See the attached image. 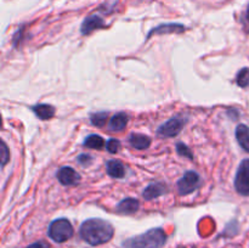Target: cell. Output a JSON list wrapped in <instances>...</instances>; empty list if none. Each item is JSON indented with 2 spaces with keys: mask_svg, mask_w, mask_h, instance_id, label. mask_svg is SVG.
<instances>
[{
  "mask_svg": "<svg viewBox=\"0 0 249 248\" xmlns=\"http://www.w3.org/2000/svg\"><path fill=\"white\" fill-rule=\"evenodd\" d=\"M107 118H108V113L107 112H97V113H92L90 116V122L92 125L95 126H104L106 124Z\"/></svg>",
  "mask_w": 249,
  "mask_h": 248,
  "instance_id": "obj_18",
  "label": "cell"
},
{
  "mask_svg": "<svg viewBox=\"0 0 249 248\" xmlns=\"http://www.w3.org/2000/svg\"><path fill=\"white\" fill-rule=\"evenodd\" d=\"M246 17H247V19L249 21V5H248V7H247V12H246Z\"/></svg>",
  "mask_w": 249,
  "mask_h": 248,
  "instance_id": "obj_25",
  "label": "cell"
},
{
  "mask_svg": "<svg viewBox=\"0 0 249 248\" xmlns=\"http://www.w3.org/2000/svg\"><path fill=\"white\" fill-rule=\"evenodd\" d=\"M186 31V27L184 24L180 23H165L160 24V26L156 27L152 31H150V33L147 34V40L156 34V35H160V34H170V33H182V32Z\"/></svg>",
  "mask_w": 249,
  "mask_h": 248,
  "instance_id": "obj_10",
  "label": "cell"
},
{
  "mask_svg": "<svg viewBox=\"0 0 249 248\" xmlns=\"http://www.w3.org/2000/svg\"><path fill=\"white\" fill-rule=\"evenodd\" d=\"M105 140L101 138V136L96 135V134H92V135H89L87 139L84 140V143L83 145L85 147L89 148H94V150H101L102 147L105 146Z\"/></svg>",
  "mask_w": 249,
  "mask_h": 248,
  "instance_id": "obj_17",
  "label": "cell"
},
{
  "mask_svg": "<svg viewBox=\"0 0 249 248\" xmlns=\"http://www.w3.org/2000/svg\"><path fill=\"white\" fill-rule=\"evenodd\" d=\"M106 27V23H105L104 19L101 18L97 15H90L87 18L83 21L82 27H80V32H82L83 35H88L91 32L96 31V29H101Z\"/></svg>",
  "mask_w": 249,
  "mask_h": 248,
  "instance_id": "obj_7",
  "label": "cell"
},
{
  "mask_svg": "<svg viewBox=\"0 0 249 248\" xmlns=\"http://www.w3.org/2000/svg\"><path fill=\"white\" fill-rule=\"evenodd\" d=\"M57 179L65 186L75 185L80 181V175L72 167H62L57 172Z\"/></svg>",
  "mask_w": 249,
  "mask_h": 248,
  "instance_id": "obj_8",
  "label": "cell"
},
{
  "mask_svg": "<svg viewBox=\"0 0 249 248\" xmlns=\"http://www.w3.org/2000/svg\"><path fill=\"white\" fill-rule=\"evenodd\" d=\"M184 118H181V117H174V118H170L169 121L162 124L157 129V133L158 135L163 136V138H174V136H177L184 129Z\"/></svg>",
  "mask_w": 249,
  "mask_h": 248,
  "instance_id": "obj_6",
  "label": "cell"
},
{
  "mask_svg": "<svg viewBox=\"0 0 249 248\" xmlns=\"http://www.w3.org/2000/svg\"><path fill=\"white\" fill-rule=\"evenodd\" d=\"M236 139L241 147L249 152V126L246 124H240L236 128Z\"/></svg>",
  "mask_w": 249,
  "mask_h": 248,
  "instance_id": "obj_16",
  "label": "cell"
},
{
  "mask_svg": "<svg viewBox=\"0 0 249 248\" xmlns=\"http://www.w3.org/2000/svg\"><path fill=\"white\" fill-rule=\"evenodd\" d=\"M177 151L180 156H182V157H186L189 158V159H194V155H192L191 150H190L189 146L185 145L184 142H178Z\"/></svg>",
  "mask_w": 249,
  "mask_h": 248,
  "instance_id": "obj_20",
  "label": "cell"
},
{
  "mask_svg": "<svg viewBox=\"0 0 249 248\" xmlns=\"http://www.w3.org/2000/svg\"><path fill=\"white\" fill-rule=\"evenodd\" d=\"M92 160V157L91 156H89V155H87V153H82V155L79 156V157H78V163H79V164H82V165H88V164H90V162H91Z\"/></svg>",
  "mask_w": 249,
  "mask_h": 248,
  "instance_id": "obj_23",
  "label": "cell"
},
{
  "mask_svg": "<svg viewBox=\"0 0 249 248\" xmlns=\"http://www.w3.org/2000/svg\"><path fill=\"white\" fill-rule=\"evenodd\" d=\"M27 248H50V246L45 242H34L29 245Z\"/></svg>",
  "mask_w": 249,
  "mask_h": 248,
  "instance_id": "obj_24",
  "label": "cell"
},
{
  "mask_svg": "<svg viewBox=\"0 0 249 248\" xmlns=\"http://www.w3.org/2000/svg\"><path fill=\"white\" fill-rule=\"evenodd\" d=\"M139 208H140V202L133 197H128L119 202L116 211L119 214H134L139 211Z\"/></svg>",
  "mask_w": 249,
  "mask_h": 248,
  "instance_id": "obj_11",
  "label": "cell"
},
{
  "mask_svg": "<svg viewBox=\"0 0 249 248\" xmlns=\"http://www.w3.org/2000/svg\"><path fill=\"white\" fill-rule=\"evenodd\" d=\"M168 190H169L168 186L163 182H152L143 190L142 196L146 201H152V199L158 198V197L167 194Z\"/></svg>",
  "mask_w": 249,
  "mask_h": 248,
  "instance_id": "obj_9",
  "label": "cell"
},
{
  "mask_svg": "<svg viewBox=\"0 0 249 248\" xmlns=\"http://www.w3.org/2000/svg\"><path fill=\"white\" fill-rule=\"evenodd\" d=\"M106 170L107 174L116 179H121L125 175V168H124L123 163L121 160L117 159H109L106 162Z\"/></svg>",
  "mask_w": 249,
  "mask_h": 248,
  "instance_id": "obj_12",
  "label": "cell"
},
{
  "mask_svg": "<svg viewBox=\"0 0 249 248\" xmlns=\"http://www.w3.org/2000/svg\"><path fill=\"white\" fill-rule=\"evenodd\" d=\"M236 82H237L238 87L241 88L249 87V68H242V70L238 72Z\"/></svg>",
  "mask_w": 249,
  "mask_h": 248,
  "instance_id": "obj_19",
  "label": "cell"
},
{
  "mask_svg": "<svg viewBox=\"0 0 249 248\" xmlns=\"http://www.w3.org/2000/svg\"><path fill=\"white\" fill-rule=\"evenodd\" d=\"M0 147H1V165L4 167V165L6 164L10 159V151H9V148H7L5 141H1V143H0Z\"/></svg>",
  "mask_w": 249,
  "mask_h": 248,
  "instance_id": "obj_22",
  "label": "cell"
},
{
  "mask_svg": "<svg viewBox=\"0 0 249 248\" xmlns=\"http://www.w3.org/2000/svg\"><path fill=\"white\" fill-rule=\"evenodd\" d=\"M80 237L91 246L104 245L114 235V229L104 219H88L80 226Z\"/></svg>",
  "mask_w": 249,
  "mask_h": 248,
  "instance_id": "obj_1",
  "label": "cell"
},
{
  "mask_svg": "<svg viewBox=\"0 0 249 248\" xmlns=\"http://www.w3.org/2000/svg\"><path fill=\"white\" fill-rule=\"evenodd\" d=\"M128 141L134 148H136V150H146V148L150 147L151 145V138L150 136L143 135V134H130L128 138Z\"/></svg>",
  "mask_w": 249,
  "mask_h": 248,
  "instance_id": "obj_13",
  "label": "cell"
},
{
  "mask_svg": "<svg viewBox=\"0 0 249 248\" xmlns=\"http://www.w3.org/2000/svg\"><path fill=\"white\" fill-rule=\"evenodd\" d=\"M236 191L242 196H249V158L243 159L235 177Z\"/></svg>",
  "mask_w": 249,
  "mask_h": 248,
  "instance_id": "obj_4",
  "label": "cell"
},
{
  "mask_svg": "<svg viewBox=\"0 0 249 248\" xmlns=\"http://www.w3.org/2000/svg\"><path fill=\"white\" fill-rule=\"evenodd\" d=\"M201 185V177L195 170H189L184 174V177L178 181V191L181 196L190 195L197 190Z\"/></svg>",
  "mask_w": 249,
  "mask_h": 248,
  "instance_id": "obj_5",
  "label": "cell"
},
{
  "mask_svg": "<svg viewBox=\"0 0 249 248\" xmlns=\"http://www.w3.org/2000/svg\"><path fill=\"white\" fill-rule=\"evenodd\" d=\"M128 121H129V117L126 113L121 112V113L114 114V116L111 118V121H109L108 129L111 131L123 130V129L126 126V124H128Z\"/></svg>",
  "mask_w": 249,
  "mask_h": 248,
  "instance_id": "obj_15",
  "label": "cell"
},
{
  "mask_svg": "<svg viewBox=\"0 0 249 248\" xmlns=\"http://www.w3.org/2000/svg\"><path fill=\"white\" fill-rule=\"evenodd\" d=\"M74 233L71 221L66 218H60L50 224L48 230L49 237L57 243H63L70 240Z\"/></svg>",
  "mask_w": 249,
  "mask_h": 248,
  "instance_id": "obj_3",
  "label": "cell"
},
{
  "mask_svg": "<svg viewBox=\"0 0 249 248\" xmlns=\"http://www.w3.org/2000/svg\"><path fill=\"white\" fill-rule=\"evenodd\" d=\"M167 241L163 229H151L145 233L128 238L122 243L123 248H162Z\"/></svg>",
  "mask_w": 249,
  "mask_h": 248,
  "instance_id": "obj_2",
  "label": "cell"
},
{
  "mask_svg": "<svg viewBox=\"0 0 249 248\" xmlns=\"http://www.w3.org/2000/svg\"><path fill=\"white\" fill-rule=\"evenodd\" d=\"M106 148L109 153H117L121 150V142L117 139H109L106 143Z\"/></svg>",
  "mask_w": 249,
  "mask_h": 248,
  "instance_id": "obj_21",
  "label": "cell"
},
{
  "mask_svg": "<svg viewBox=\"0 0 249 248\" xmlns=\"http://www.w3.org/2000/svg\"><path fill=\"white\" fill-rule=\"evenodd\" d=\"M32 111L34 112V114L39 119L46 121V119H50L53 117V114H55V107L48 104H38L32 107Z\"/></svg>",
  "mask_w": 249,
  "mask_h": 248,
  "instance_id": "obj_14",
  "label": "cell"
}]
</instances>
